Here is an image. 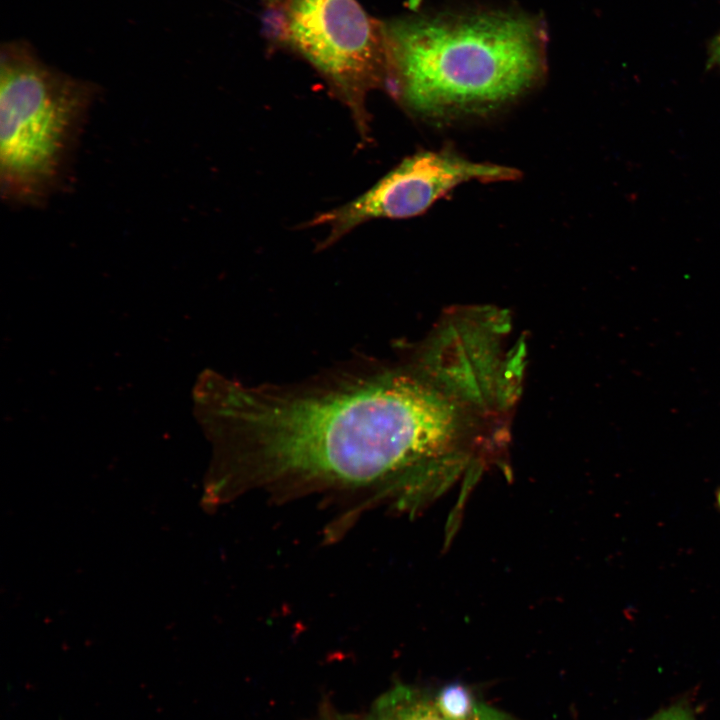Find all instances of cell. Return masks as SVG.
<instances>
[{
    "label": "cell",
    "instance_id": "obj_6",
    "mask_svg": "<svg viewBox=\"0 0 720 720\" xmlns=\"http://www.w3.org/2000/svg\"><path fill=\"white\" fill-rule=\"evenodd\" d=\"M433 700L448 720H511L507 714L484 703L460 683L444 686Z\"/></svg>",
    "mask_w": 720,
    "mask_h": 720
},
{
    "label": "cell",
    "instance_id": "obj_9",
    "mask_svg": "<svg viewBox=\"0 0 720 720\" xmlns=\"http://www.w3.org/2000/svg\"><path fill=\"white\" fill-rule=\"evenodd\" d=\"M710 60L720 67V34L711 43Z\"/></svg>",
    "mask_w": 720,
    "mask_h": 720
},
{
    "label": "cell",
    "instance_id": "obj_2",
    "mask_svg": "<svg viewBox=\"0 0 720 720\" xmlns=\"http://www.w3.org/2000/svg\"><path fill=\"white\" fill-rule=\"evenodd\" d=\"M382 26L384 88L420 116L495 107L524 93L544 70L542 33L527 17L478 13Z\"/></svg>",
    "mask_w": 720,
    "mask_h": 720
},
{
    "label": "cell",
    "instance_id": "obj_5",
    "mask_svg": "<svg viewBox=\"0 0 720 720\" xmlns=\"http://www.w3.org/2000/svg\"><path fill=\"white\" fill-rule=\"evenodd\" d=\"M519 175L514 168L473 162L452 152L423 151L404 159L354 200L317 215L307 226L328 228L323 248L366 221L420 215L464 182L510 181Z\"/></svg>",
    "mask_w": 720,
    "mask_h": 720
},
{
    "label": "cell",
    "instance_id": "obj_8",
    "mask_svg": "<svg viewBox=\"0 0 720 720\" xmlns=\"http://www.w3.org/2000/svg\"><path fill=\"white\" fill-rule=\"evenodd\" d=\"M648 720H695V718L687 705L676 704L659 712Z\"/></svg>",
    "mask_w": 720,
    "mask_h": 720
},
{
    "label": "cell",
    "instance_id": "obj_10",
    "mask_svg": "<svg viewBox=\"0 0 720 720\" xmlns=\"http://www.w3.org/2000/svg\"><path fill=\"white\" fill-rule=\"evenodd\" d=\"M717 498H718V502H719V505H720V491H719V493H718Z\"/></svg>",
    "mask_w": 720,
    "mask_h": 720
},
{
    "label": "cell",
    "instance_id": "obj_7",
    "mask_svg": "<svg viewBox=\"0 0 720 720\" xmlns=\"http://www.w3.org/2000/svg\"><path fill=\"white\" fill-rule=\"evenodd\" d=\"M369 720H448L434 700L405 688H395L376 705Z\"/></svg>",
    "mask_w": 720,
    "mask_h": 720
},
{
    "label": "cell",
    "instance_id": "obj_3",
    "mask_svg": "<svg viewBox=\"0 0 720 720\" xmlns=\"http://www.w3.org/2000/svg\"><path fill=\"white\" fill-rule=\"evenodd\" d=\"M93 89L8 50L0 68V188L14 205L39 206L64 183Z\"/></svg>",
    "mask_w": 720,
    "mask_h": 720
},
{
    "label": "cell",
    "instance_id": "obj_1",
    "mask_svg": "<svg viewBox=\"0 0 720 720\" xmlns=\"http://www.w3.org/2000/svg\"><path fill=\"white\" fill-rule=\"evenodd\" d=\"M199 400L204 423L249 479L376 488L408 512L449 491L474 450L466 383L426 357L295 384L209 374Z\"/></svg>",
    "mask_w": 720,
    "mask_h": 720
},
{
    "label": "cell",
    "instance_id": "obj_4",
    "mask_svg": "<svg viewBox=\"0 0 720 720\" xmlns=\"http://www.w3.org/2000/svg\"><path fill=\"white\" fill-rule=\"evenodd\" d=\"M276 42L310 63L349 108L367 137L366 99L385 87L382 23L357 0H265Z\"/></svg>",
    "mask_w": 720,
    "mask_h": 720
}]
</instances>
